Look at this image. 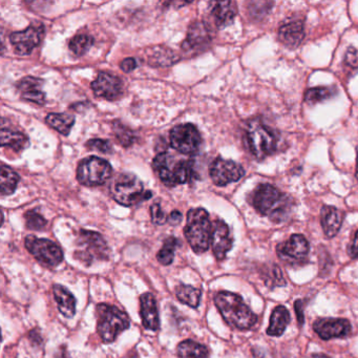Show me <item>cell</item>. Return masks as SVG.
<instances>
[{"label":"cell","instance_id":"obj_44","mask_svg":"<svg viewBox=\"0 0 358 358\" xmlns=\"http://www.w3.org/2000/svg\"><path fill=\"white\" fill-rule=\"evenodd\" d=\"M312 358H330L328 355H326V354L322 353H318V354H313L312 355Z\"/></svg>","mask_w":358,"mask_h":358},{"label":"cell","instance_id":"obj_2","mask_svg":"<svg viewBox=\"0 0 358 358\" xmlns=\"http://www.w3.org/2000/svg\"><path fill=\"white\" fill-rule=\"evenodd\" d=\"M252 205L271 221L280 222L291 208L290 199L269 184L257 186L252 194Z\"/></svg>","mask_w":358,"mask_h":358},{"label":"cell","instance_id":"obj_43","mask_svg":"<svg viewBox=\"0 0 358 358\" xmlns=\"http://www.w3.org/2000/svg\"><path fill=\"white\" fill-rule=\"evenodd\" d=\"M303 301H295V311H296L297 320H299V324H303Z\"/></svg>","mask_w":358,"mask_h":358},{"label":"cell","instance_id":"obj_24","mask_svg":"<svg viewBox=\"0 0 358 358\" xmlns=\"http://www.w3.org/2000/svg\"><path fill=\"white\" fill-rule=\"evenodd\" d=\"M53 293L60 313L66 317H73L76 313V299L72 292L62 285L56 284L53 287Z\"/></svg>","mask_w":358,"mask_h":358},{"label":"cell","instance_id":"obj_7","mask_svg":"<svg viewBox=\"0 0 358 358\" xmlns=\"http://www.w3.org/2000/svg\"><path fill=\"white\" fill-rule=\"evenodd\" d=\"M113 198L122 206H133L152 196V192H144L143 183L136 176L122 173L110 186Z\"/></svg>","mask_w":358,"mask_h":358},{"label":"cell","instance_id":"obj_1","mask_svg":"<svg viewBox=\"0 0 358 358\" xmlns=\"http://www.w3.org/2000/svg\"><path fill=\"white\" fill-rule=\"evenodd\" d=\"M215 303L224 320L234 328L249 330L257 324V316L236 293L222 291L215 295Z\"/></svg>","mask_w":358,"mask_h":358},{"label":"cell","instance_id":"obj_3","mask_svg":"<svg viewBox=\"0 0 358 358\" xmlns=\"http://www.w3.org/2000/svg\"><path fill=\"white\" fill-rule=\"evenodd\" d=\"M167 152H161L152 162V167L161 181L166 186H176L179 184L189 183L196 177L194 163L192 159L179 160Z\"/></svg>","mask_w":358,"mask_h":358},{"label":"cell","instance_id":"obj_28","mask_svg":"<svg viewBox=\"0 0 358 358\" xmlns=\"http://www.w3.org/2000/svg\"><path fill=\"white\" fill-rule=\"evenodd\" d=\"M176 295L182 303H185L188 307L196 309L200 305L202 291L189 286V285H180L176 289Z\"/></svg>","mask_w":358,"mask_h":358},{"label":"cell","instance_id":"obj_36","mask_svg":"<svg viewBox=\"0 0 358 358\" xmlns=\"http://www.w3.org/2000/svg\"><path fill=\"white\" fill-rule=\"evenodd\" d=\"M26 217L27 227L31 230H43L47 226L48 222L41 213L35 210H30L24 215Z\"/></svg>","mask_w":358,"mask_h":358},{"label":"cell","instance_id":"obj_4","mask_svg":"<svg viewBox=\"0 0 358 358\" xmlns=\"http://www.w3.org/2000/svg\"><path fill=\"white\" fill-rule=\"evenodd\" d=\"M184 234L194 252L200 255L208 250L211 245L213 225L205 209L196 208L188 211Z\"/></svg>","mask_w":358,"mask_h":358},{"label":"cell","instance_id":"obj_40","mask_svg":"<svg viewBox=\"0 0 358 358\" xmlns=\"http://www.w3.org/2000/svg\"><path fill=\"white\" fill-rule=\"evenodd\" d=\"M121 70L124 73H131L137 68V60L135 58H127L120 64Z\"/></svg>","mask_w":358,"mask_h":358},{"label":"cell","instance_id":"obj_37","mask_svg":"<svg viewBox=\"0 0 358 358\" xmlns=\"http://www.w3.org/2000/svg\"><path fill=\"white\" fill-rule=\"evenodd\" d=\"M87 148L102 154H112L113 146L110 141L103 139H92L87 141Z\"/></svg>","mask_w":358,"mask_h":358},{"label":"cell","instance_id":"obj_12","mask_svg":"<svg viewBox=\"0 0 358 358\" xmlns=\"http://www.w3.org/2000/svg\"><path fill=\"white\" fill-rule=\"evenodd\" d=\"M45 36V26L41 22H34L28 29L12 33L10 41L20 56L30 55L35 48L38 47Z\"/></svg>","mask_w":358,"mask_h":358},{"label":"cell","instance_id":"obj_25","mask_svg":"<svg viewBox=\"0 0 358 358\" xmlns=\"http://www.w3.org/2000/svg\"><path fill=\"white\" fill-rule=\"evenodd\" d=\"M290 322V314L284 306H278L272 312L267 334L270 336H280Z\"/></svg>","mask_w":358,"mask_h":358},{"label":"cell","instance_id":"obj_6","mask_svg":"<svg viewBox=\"0 0 358 358\" xmlns=\"http://www.w3.org/2000/svg\"><path fill=\"white\" fill-rule=\"evenodd\" d=\"M246 138L249 150L259 160H263L273 154L278 146V138L273 129L262 122L261 119L249 121Z\"/></svg>","mask_w":358,"mask_h":358},{"label":"cell","instance_id":"obj_14","mask_svg":"<svg viewBox=\"0 0 358 358\" xmlns=\"http://www.w3.org/2000/svg\"><path fill=\"white\" fill-rule=\"evenodd\" d=\"M309 252V243L301 234H293L287 242L278 246V255L288 265H299Z\"/></svg>","mask_w":358,"mask_h":358},{"label":"cell","instance_id":"obj_19","mask_svg":"<svg viewBox=\"0 0 358 358\" xmlns=\"http://www.w3.org/2000/svg\"><path fill=\"white\" fill-rule=\"evenodd\" d=\"M43 81L35 77H24L17 83V90L22 99L43 106L45 95L43 91Z\"/></svg>","mask_w":358,"mask_h":358},{"label":"cell","instance_id":"obj_15","mask_svg":"<svg viewBox=\"0 0 358 358\" xmlns=\"http://www.w3.org/2000/svg\"><path fill=\"white\" fill-rule=\"evenodd\" d=\"M92 90L97 97L114 101L122 95L123 83L118 77L110 73L101 72L92 83Z\"/></svg>","mask_w":358,"mask_h":358},{"label":"cell","instance_id":"obj_27","mask_svg":"<svg viewBox=\"0 0 358 358\" xmlns=\"http://www.w3.org/2000/svg\"><path fill=\"white\" fill-rule=\"evenodd\" d=\"M177 354L180 358H208L209 356L208 350L204 345L190 339L178 345Z\"/></svg>","mask_w":358,"mask_h":358},{"label":"cell","instance_id":"obj_23","mask_svg":"<svg viewBox=\"0 0 358 358\" xmlns=\"http://www.w3.org/2000/svg\"><path fill=\"white\" fill-rule=\"evenodd\" d=\"M322 226L327 238H334L343 224L341 211L334 206H324L320 213Z\"/></svg>","mask_w":358,"mask_h":358},{"label":"cell","instance_id":"obj_39","mask_svg":"<svg viewBox=\"0 0 358 358\" xmlns=\"http://www.w3.org/2000/svg\"><path fill=\"white\" fill-rule=\"evenodd\" d=\"M345 64L352 69L358 68L357 50L353 49V48L348 50L347 54H345Z\"/></svg>","mask_w":358,"mask_h":358},{"label":"cell","instance_id":"obj_34","mask_svg":"<svg viewBox=\"0 0 358 358\" xmlns=\"http://www.w3.org/2000/svg\"><path fill=\"white\" fill-rule=\"evenodd\" d=\"M113 131H114L115 136H116L117 140L120 142L121 145L124 146V148H129V146L133 145L136 139L135 134L129 127H125L119 121H115L114 125H113Z\"/></svg>","mask_w":358,"mask_h":358},{"label":"cell","instance_id":"obj_38","mask_svg":"<svg viewBox=\"0 0 358 358\" xmlns=\"http://www.w3.org/2000/svg\"><path fill=\"white\" fill-rule=\"evenodd\" d=\"M150 217H152V223L156 224V225H164L169 220V217L162 210L160 203H155L150 207Z\"/></svg>","mask_w":358,"mask_h":358},{"label":"cell","instance_id":"obj_18","mask_svg":"<svg viewBox=\"0 0 358 358\" xmlns=\"http://www.w3.org/2000/svg\"><path fill=\"white\" fill-rule=\"evenodd\" d=\"M140 315L142 324L148 330L157 331L160 328L158 307L152 293H144L140 297Z\"/></svg>","mask_w":358,"mask_h":358},{"label":"cell","instance_id":"obj_20","mask_svg":"<svg viewBox=\"0 0 358 358\" xmlns=\"http://www.w3.org/2000/svg\"><path fill=\"white\" fill-rule=\"evenodd\" d=\"M280 41L287 47L296 48L305 37V29L301 20H291L282 24L278 31Z\"/></svg>","mask_w":358,"mask_h":358},{"label":"cell","instance_id":"obj_22","mask_svg":"<svg viewBox=\"0 0 358 358\" xmlns=\"http://www.w3.org/2000/svg\"><path fill=\"white\" fill-rule=\"evenodd\" d=\"M210 41L208 29L203 22H196L190 27L187 39L184 41L183 49L185 51L201 49Z\"/></svg>","mask_w":358,"mask_h":358},{"label":"cell","instance_id":"obj_33","mask_svg":"<svg viewBox=\"0 0 358 358\" xmlns=\"http://www.w3.org/2000/svg\"><path fill=\"white\" fill-rule=\"evenodd\" d=\"M178 56L171 50L157 48L150 55V64L152 66H171L178 62Z\"/></svg>","mask_w":358,"mask_h":358},{"label":"cell","instance_id":"obj_9","mask_svg":"<svg viewBox=\"0 0 358 358\" xmlns=\"http://www.w3.org/2000/svg\"><path fill=\"white\" fill-rule=\"evenodd\" d=\"M113 169L110 163L98 157H90L79 163L77 179L85 186H99L112 178Z\"/></svg>","mask_w":358,"mask_h":358},{"label":"cell","instance_id":"obj_16","mask_svg":"<svg viewBox=\"0 0 358 358\" xmlns=\"http://www.w3.org/2000/svg\"><path fill=\"white\" fill-rule=\"evenodd\" d=\"M313 328L318 336L324 341L341 338L351 332V324L345 318H320L314 322Z\"/></svg>","mask_w":358,"mask_h":358},{"label":"cell","instance_id":"obj_8","mask_svg":"<svg viewBox=\"0 0 358 358\" xmlns=\"http://www.w3.org/2000/svg\"><path fill=\"white\" fill-rule=\"evenodd\" d=\"M77 246L78 249L75 252V257L87 265H91L95 261L108 259L110 255L106 240L98 232L81 230Z\"/></svg>","mask_w":358,"mask_h":358},{"label":"cell","instance_id":"obj_30","mask_svg":"<svg viewBox=\"0 0 358 358\" xmlns=\"http://www.w3.org/2000/svg\"><path fill=\"white\" fill-rule=\"evenodd\" d=\"M47 123L52 129L64 136H68L75 123V118L68 114H49Z\"/></svg>","mask_w":358,"mask_h":358},{"label":"cell","instance_id":"obj_32","mask_svg":"<svg viewBox=\"0 0 358 358\" xmlns=\"http://www.w3.org/2000/svg\"><path fill=\"white\" fill-rule=\"evenodd\" d=\"M179 245L180 241L178 238H173V236L166 238L162 248L159 250L158 255H157V259L160 262V264L164 266L171 265L173 259H175L176 250H177Z\"/></svg>","mask_w":358,"mask_h":358},{"label":"cell","instance_id":"obj_10","mask_svg":"<svg viewBox=\"0 0 358 358\" xmlns=\"http://www.w3.org/2000/svg\"><path fill=\"white\" fill-rule=\"evenodd\" d=\"M24 245L29 252L43 266L56 267L64 261V252L56 243L48 238L27 236Z\"/></svg>","mask_w":358,"mask_h":358},{"label":"cell","instance_id":"obj_26","mask_svg":"<svg viewBox=\"0 0 358 358\" xmlns=\"http://www.w3.org/2000/svg\"><path fill=\"white\" fill-rule=\"evenodd\" d=\"M1 146L10 148L15 152H22L29 146V138L20 131H12L7 127H1Z\"/></svg>","mask_w":358,"mask_h":358},{"label":"cell","instance_id":"obj_21","mask_svg":"<svg viewBox=\"0 0 358 358\" xmlns=\"http://www.w3.org/2000/svg\"><path fill=\"white\" fill-rule=\"evenodd\" d=\"M238 10L234 1L211 3V14L215 18L217 28H225L234 22Z\"/></svg>","mask_w":358,"mask_h":358},{"label":"cell","instance_id":"obj_5","mask_svg":"<svg viewBox=\"0 0 358 358\" xmlns=\"http://www.w3.org/2000/svg\"><path fill=\"white\" fill-rule=\"evenodd\" d=\"M97 330L104 343H113L131 326L129 316L122 310L108 303L97 306Z\"/></svg>","mask_w":358,"mask_h":358},{"label":"cell","instance_id":"obj_13","mask_svg":"<svg viewBox=\"0 0 358 358\" xmlns=\"http://www.w3.org/2000/svg\"><path fill=\"white\" fill-rule=\"evenodd\" d=\"M209 175L215 185L225 186L242 179L245 171L240 164L234 161L217 158L210 165Z\"/></svg>","mask_w":358,"mask_h":358},{"label":"cell","instance_id":"obj_17","mask_svg":"<svg viewBox=\"0 0 358 358\" xmlns=\"http://www.w3.org/2000/svg\"><path fill=\"white\" fill-rule=\"evenodd\" d=\"M234 240L230 234L229 227L225 222L217 220L213 225L211 247L213 255L219 261L225 259L228 251L231 250Z\"/></svg>","mask_w":358,"mask_h":358},{"label":"cell","instance_id":"obj_35","mask_svg":"<svg viewBox=\"0 0 358 358\" xmlns=\"http://www.w3.org/2000/svg\"><path fill=\"white\" fill-rule=\"evenodd\" d=\"M332 89L329 87H314L308 90L305 94V100L308 103H318L332 97Z\"/></svg>","mask_w":358,"mask_h":358},{"label":"cell","instance_id":"obj_41","mask_svg":"<svg viewBox=\"0 0 358 358\" xmlns=\"http://www.w3.org/2000/svg\"><path fill=\"white\" fill-rule=\"evenodd\" d=\"M182 220H183V215H182V213H180V211L173 210L171 211V215H169V220H167V222H169L171 225L176 226L179 225V224L181 223Z\"/></svg>","mask_w":358,"mask_h":358},{"label":"cell","instance_id":"obj_29","mask_svg":"<svg viewBox=\"0 0 358 358\" xmlns=\"http://www.w3.org/2000/svg\"><path fill=\"white\" fill-rule=\"evenodd\" d=\"M20 176L13 171L11 167L3 165L1 166V175H0V192L3 196H9L14 194L18 183H20Z\"/></svg>","mask_w":358,"mask_h":358},{"label":"cell","instance_id":"obj_31","mask_svg":"<svg viewBox=\"0 0 358 358\" xmlns=\"http://www.w3.org/2000/svg\"><path fill=\"white\" fill-rule=\"evenodd\" d=\"M93 45V37L87 34H79L71 39L69 49L75 57H81L91 49Z\"/></svg>","mask_w":358,"mask_h":358},{"label":"cell","instance_id":"obj_45","mask_svg":"<svg viewBox=\"0 0 358 358\" xmlns=\"http://www.w3.org/2000/svg\"><path fill=\"white\" fill-rule=\"evenodd\" d=\"M356 179L358 180V148H357V157H356Z\"/></svg>","mask_w":358,"mask_h":358},{"label":"cell","instance_id":"obj_11","mask_svg":"<svg viewBox=\"0 0 358 358\" xmlns=\"http://www.w3.org/2000/svg\"><path fill=\"white\" fill-rule=\"evenodd\" d=\"M171 148L183 155H194L199 152L202 138L194 125L180 124L173 127L169 134Z\"/></svg>","mask_w":358,"mask_h":358},{"label":"cell","instance_id":"obj_42","mask_svg":"<svg viewBox=\"0 0 358 358\" xmlns=\"http://www.w3.org/2000/svg\"><path fill=\"white\" fill-rule=\"evenodd\" d=\"M349 255H351L353 259H357L358 257V231L356 232L355 236H354L353 242L350 245Z\"/></svg>","mask_w":358,"mask_h":358}]
</instances>
